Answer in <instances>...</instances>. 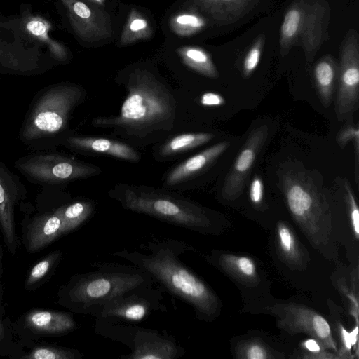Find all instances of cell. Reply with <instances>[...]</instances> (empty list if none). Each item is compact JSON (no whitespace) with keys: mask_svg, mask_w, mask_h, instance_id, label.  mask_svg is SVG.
I'll use <instances>...</instances> for the list:
<instances>
[{"mask_svg":"<svg viewBox=\"0 0 359 359\" xmlns=\"http://www.w3.org/2000/svg\"><path fill=\"white\" fill-rule=\"evenodd\" d=\"M264 42L265 36L260 34L246 53L243 62V74L245 78L249 77L257 67Z\"/></svg>","mask_w":359,"mask_h":359,"instance_id":"cell-33","label":"cell"},{"mask_svg":"<svg viewBox=\"0 0 359 359\" xmlns=\"http://www.w3.org/2000/svg\"><path fill=\"white\" fill-rule=\"evenodd\" d=\"M200 102L206 107H218L225 104L224 98L218 93L208 92L202 95Z\"/></svg>","mask_w":359,"mask_h":359,"instance_id":"cell-39","label":"cell"},{"mask_svg":"<svg viewBox=\"0 0 359 359\" xmlns=\"http://www.w3.org/2000/svg\"><path fill=\"white\" fill-rule=\"evenodd\" d=\"M128 95L120 114L93 120L95 126L121 129L138 137L172 127L175 100L169 90L152 74L142 69L133 72L127 83Z\"/></svg>","mask_w":359,"mask_h":359,"instance_id":"cell-2","label":"cell"},{"mask_svg":"<svg viewBox=\"0 0 359 359\" xmlns=\"http://www.w3.org/2000/svg\"><path fill=\"white\" fill-rule=\"evenodd\" d=\"M214 135L208 133H185L174 137L161 149L163 156H170L192 149L210 142Z\"/></svg>","mask_w":359,"mask_h":359,"instance_id":"cell-30","label":"cell"},{"mask_svg":"<svg viewBox=\"0 0 359 359\" xmlns=\"http://www.w3.org/2000/svg\"><path fill=\"white\" fill-rule=\"evenodd\" d=\"M250 198L251 202L259 207L264 198V184L259 176L255 175L250 185Z\"/></svg>","mask_w":359,"mask_h":359,"instance_id":"cell-38","label":"cell"},{"mask_svg":"<svg viewBox=\"0 0 359 359\" xmlns=\"http://www.w3.org/2000/svg\"><path fill=\"white\" fill-rule=\"evenodd\" d=\"M303 352L299 358L305 359H333L338 358L335 353L326 349L321 343L314 338L310 337L300 344Z\"/></svg>","mask_w":359,"mask_h":359,"instance_id":"cell-34","label":"cell"},{"mask_svg":"<svg viewBox=\"0 0 359 359\" xmlns=\"http://www.w3.org/2000/svg\"><path fill=\"white\" fill-rule=\"evenodd\" d=\"M110 196L126 210L202 234H217L219 220L210 210L183 197L147 188L119 185Z\"/></svg>","mask_w":359,"mask_h":359,"instance_id":"cell-5","label":"cell"},{"mask_svg":"<svg viewBox=\"0 0 359 359\" xmlns=\"http://www.w3.org/2000/svg\"><path fill=\"white\" fill-rule=\"evenodd\" d=\"M60 252H54L36 264L29 273L26 280V285L31 286L42 279L60 259Z\"/></svg>","mask_w":359,"mask_h":359,"instance_id":"cell-35","label":"cell"},{"mask_svg":"<svg viewBox=\"0 0 359 359\" xmlns=\"http://www.w3.org/2000/svg\"><path fill=\"white\" fill-rule=\"evenodd\" d=\"M94 330L128 346L131 351L123 359H177L185 353L173 337L135 324H95Z\"/></svg>","mask_w":359,"mask_h":359,"instance_id":"cell-8","label":"cell"},{"mask_svg":"<svg viewBox=\"0 0 359 359\" xmlns=\"http://www.w3.org/2000/svg\"><path fill=\"white\" fill-rule=\"evenodd\" d=\"M195 248L174 238L153 241L146 251L123 249L113 252L148 273L170 294L189 304L196 318L212 321L220 313L222 302L212 287L180 260V256Z\"/></svg>","mask_w":359,"mask_h":359,"instance_id":"cell-1","label":"cell"},{"mask_svg":"<svg viewBox=\"0 0 359 359\" xmlns=\"http://www.w3.org/2000/svg\"><path fill=\"white\" fill-rule=\"evenodd\" d=\"M152 35L148 20L137 10L133 9L123 27L120 44L127 46L139 40L147 39Z\"/></svg>","mask_w":359,"mask_h":359,"instance_id":"cell-28","label":"cell"},{"mask_svg":"<svg viewBox=\"0 0 359 359\" xmlns=\"http://www.w3.org/2000/svg\"><path fill=\"white\" fill-rule=\"evenodd\" d=\"M234 357L239 359H271L279 358L276 352L259 338L239 341L234 347Z\"/></svg>","mask_w":359,"mask_h":359,"instance_id":"cell-31","label":"cell"},{"mask_svg":"<svg viewBox=\"0 0 359 359\" xmlns=\"http://www.w3.org/2000/svg\"><path fill=\"white\" fill-rule=\"evenodd\" d=\"M154 285L124 293L111 300L92 316L95 324H133L156 311H165L163 297Z\"/></svg>","mask_w":359,"mask_h":359,"instance_id":"cell-9","label":"cell"},{"mask_svg":"<svg viewBox=\"0 0 359 359\" xmlns=\"http://www.w3.org/2000/svg\"><path fill=\"white\" fill-rule=\"evenodd\" d=\"M155 283L148 273L133 265L109 263L75 276L65 286L61 299L72 311L93 315L116 297Z\"/></svg>","mask_w":359,"mask_h":359,"instance_id":"cell-4","label":"cell"},{"mask_svg":"<svg viewBox=\"0 0 359 359\" xmlns=\"http://www.w3.org/2000/svg\"><path fill=\"white\" fill-rule=\"evenodd\" d=\"M351 140H353L355 144V160L358 159L359 154V129L358 124L355 125L353 122H348L343 126L337 135V142L341 149Z\"/></svg>","mask_w":359,"mask_h":359,"instance_id":"cell-36","label":"cell"},{"mask_svg":"<svg viewBox=\"0 0 359 359\" xmlns=\"http://www.w3.org/2000/svg\"><path fill=\"white\" fill-rule=\"evenodd\" d=\"M62 144L74 150L100 153L125 161L136 162L140 159L139 154L133 148L110 139L69 135Z\"/></svg>","mask_w":359,"mask_h":359,"instance_id":"cell-18","label":"cell"},{"mask_svg":"<svg viewBox=\"0 0 359 359\" xmlns=\"http://www.w3.org/2000/svg\"><path fill=\"white\" fill-rule=\"evenodd\" d=\"M76 34L86 42L108 39L112 34L109 18L80 0H60Z\"/></svg>","mask_w":359,"mask_h":359,"instance_id":"cell-14","label":"cell"},{"mask_svg":"<svg viewBox=\"0 0 359 359\" xmlns=\"http://www.w3.org/2000/svg\"><path fill=\"white\" fill-rule=\"evenodd\" d=\"M90 1H92L96 4H100V5H102L104 4V2L105 1V0H88Z\"/></svg>","mask_w":359,"mask_h":359,"instance_id":"cell-40","label":"cell"},{"mask_svg":"<svg viewBox=\"0 0 359 359\" xmlns=\"http://www.w3.org/2000/svg\"><path fill=\"white\" fill-rule=\"evenodd\" d=\"M2 332H3V327H2V323H1V321L0 319V337H1Z\"/></svg>","mask_w":359,"mask_h":359,"instance_id":"cell-41","label":"cell"},{"mask_svg":"<svg viewBox=\"0 0 359 359\" xmlns=\"http://www.w3.org/2000/svg\"><path fill=\"white\" fill-rule=\"evenodd\" d=\"M264 311L276 319V325L290 334L302 333L318 340L327 350L337 348L327 320L315 310L294 302L266 304Z\"/></svg>","mask_w":359,"mask_h":359,"instance_id":"cell-10","label":"cell"},{"mask_svg":"<svg viewBox=\"0 0 359 359\" xmlns=\"http://www.w3.org/2000/svg\"><path fill=\"white\" fill-rule=\"evenodd\" d=\"M61 207V235L76 229L93 215L94 205L88 201H77Z\"/></svg>","mask_w":359,"mask_h":359,"instance_id":"cell-27","label":"cell"},{"mask_svg":"<svg viewBox=\"0 0 359 359\" xmlns=\"http://www.w3.org/2000/svg\"><path fill=\"white\" fill-rule=\"evenodd\" d=\"M335 113L339 121L351 117L359 106V42L356 30L350 29L340 49Z\"/></svg>","mask_w":359,"mask_h":359,"instance_id":"cell-11","label":"cell"},{"mask_svg":"<svg viewBox=\"0 0 359 359\" xmlns=\"http://www.w3.org/2000/svg\"><path fill=\"white\" fill-rule=\"evenodd\" d=\"M84 91L72 83L47 86L34 96L18 133L20 142L34 151L53 150L69 134L72 111Z\"/></svg>","mask_w":359,"mask_h":359,"instance_id":"cell-3","label":"cell"},{"mask_svg":"<svg viewBox=\"0 0 359 359\" xmlns=\"http://www.w3.org/2000/svg\"><path fill=\"white\" fill-rule=\"evenodd\" d=\"M262 0H187L184 5L205 15L215 25L233 23L247 15Z\"/></svg>","mask_w":359,"mask_h":359,"instance_id":"cell-15","label":"cell"},{"mask_svg":"<svg viewBox=\"0 0 359 359\" xmlns=\"http://www.w3.org/2000/svg\"><path fill=\"white\" fill-rule=\"evenodd\" d=\"M183 63L196 72L210 78H217L218 72L210 55L197 46L180 47L177 50Z\"/></svg>","mask_w":359,"mask_h":359,"instance_id":"cell-26","label":"cell"},{"mask_svg":"<svg viewBox=\"0 0 359 359\" xmlns=\"http://www.w3.org/2000/svg\"><path fill=\"white\" fill-rule=\"evenodd\" d=\"M170 29L180 36H192L206 25L205 19L197 11L190 9L172 16L169 21Z\"/></svg>","mask_w":359,"mask_h":359,"instance_id":"cell-29","label":"cell"},{"mask_svg":"<svg viewBox=\"0 0 359 359\" xmlns=\"http://www.w3.org/2000/svg\"><path fill=\"white\" fill-rule=\"evenodd\" d=\"M337 75L338 64L330 55L323 56L314 67L315 86L320 100L326 108L330 105L332 101Z\"/></svg>","mask_w":359,"mask_h":359,"instance_id":"cell-23","label":"cell"},{"mask_svg":"<svg viewBox=\"0 0 359 359\" xmlns=\"http://www.w3.org/2000/svg\"><path fill=\"white\" fill-rule=\"evenodd\" d=\"M25 30L29 36L38 39L46 45L53 57L59 62H63L67 58L65 48L56 41L53 40L48 35L50 25L41 17H28L25 20Z\"/></svg>","mask_w":359,"mask_h":359,"instance_id":"cell-25","label":"cell"},{"mask_svg":"<svg viewBox=\"0 0 359 359\" xmlns=\"http://www.w3.org/2000/svg\"><path fill=\"white\" fill-rule=\"evenodd\" d=\"M14 168L29 182L51 188L88 177L100 170L53 150L34 151L15 161Z\"/></svg>","mask_w":359,"mask_h":359,"instance_id":"cell-7","label":"cell"},{"mask_svg":"<svg viewBox=\"0 0 359 359\" xmlns=\"http://www.w3.org/2000/svg\"><path fill=\"white\" fill-rule=\"evenodd\" d=\"M25 323L32 330L49 334H66L77 326L71 314L52 311H34L26 316Z\"/></svg>","mask_w":359,"mask_h":359,"instance_id":"cell-22","label":"cell"},{"mask_svg":"<svg viewBox=\"0 0 359 359\" xmlns=\"http://www.w3.org/2000/svg\"><path fill=\"white\" fill-rule=\"evenodd\" d=\"M276 245L280 259L292 270H304L308 264V253L292 228L284 221L276 226Z\"/></svg>","mask_w":359,"mask_h":359,"instance_id":"cell-20","label":"cell"},{"mask_svg":"<svg viewBox=\"0 0 359 359\" xmlns=\"http://www.w3.org/2000/svg\"><path fill=\"white\" fill-rule=\"evenodd\" d=\"M62 212L60 206L51 212L36 216L29 223L26 236L27 248L34 252L61 235Z\"/></svg>","mask_w":359,"mask_h":359,"instance_id":"cell-19","label":"cell"},{"mask_svg":"<svg viewBox=\"0 0 359 359\" xmlns=\"http://www.w3.org/2000/svg\"><path fill=\"white\" fill-rule=\"evenodd\" d=\"M281 184L287 208L311 245L325 257H334L330 208L311 177L306 172H288Z\"/></svg>","mask_w":359,"mask_h":359,"instance_id":"cell-6","label":"cell"},{"mask_svg":"<svg viewBox=\"0 0 359 359\" xmlns=\"http://www.w3.org/2000/svg\"><path fill=\"white\" fill-rule=\"evenodd\" d=\"M205 259L242 285L257 286L260 281L257 266L248 256L214 250Z\"/></svg>","mask_w":359,"mask_h":359,"instance_id":"cell-17","label":"cell"},{"mask_svg":"<svg viewBox=\"0 0 359 359\" xmlns=\"http://www.w3.org/2000/svg\"><path fill=\"white\" fill-rule=\"evenodd\" d=\"M28 359H81L83 354L74 349L39 346L34 348L29 354L22 357Z\"/></svg>","mask_w":359,"mask_h":359,"instance_id":"cell-32","label":"cell"},{"mask_svg":"<svg viewBox=\"0 0 359 359\" xmlns=\"http://www.w3.org/2000/svg\"><path fill=\"white\" fill-rule=\"evenodd\" d=\"M268 133V128L264 125L255 128L249 134L224 180L221 194L225 200L233 201L242 194Z\"/></svg>","mask_w":359,"mask_h":359,"instance_id":"cell-12","label":"cell"},{"mask_svg":"<svg viewBox=\"0 0 359 359\" xmlns=\"http://www.w3.org/2000/svg\"><path fill=\"white\" fill-rule=\"evenodd\" d=\"M26 194V187L20 177L0 161V226L4 241L13 253L16 248L14 208Z\"/></svg>","mask_w":359,"mask_h":359,"instance_id":"cell-13","label":"cell"},{"mask_svg":"<svg viewBox=\"0 0 359 359\" xmlns=\"http://www.w3.org/2000/svg\"><path fill=\"white\" fill-rule=\"evenodd\" d=\"M325 6L320 0L311 4L306 0L297 43L304 48L306 60L311 62L324 40Z\"/></svg>","mask_w":359,"mask_h":359,"instance_id":"cell-16","label":"cell"},{"mask_svg":"<svg viewBox=\"0 0 359 359\" xmlns=\"http://www.w3.org/2000/svg\"><path fill=\"white\" fill-rule=\"evenodd\" d=\"M306 0H295L287 10L280 29V46L282 55L287 53L297 43Z\"/></svg>","mask_w":359,"mask_h":359,"instance_id":"cell-24","label":"cell"},{"mask_svg":"<svg viewBox=\"0 0 359 359\" xmlns=\"http://www.w3.org/2000/svg\"><path fill=\"white\" fill-rule=\"evenodd\" d=\"M1 267H2V264H1V255H0V273H1Z\"/></svg>","mask_w":359,"mask_h":359,"instance_id":"cell-42","label":"cell"},{"mask_svg":"<svg viewBox=\"0 0 359 359\" xmlns=\"http://www.w3.org/2000/svg\"><path fill=\"white\" fill-rule=\"evenodd\" d=\"M229 147V142H220L190 157L168 174L166 183L169 185L177 184L199 173L215 161Z\"/></svg>","mask_w":359,"mask_h":359,"instance_id":"cell-21","label":"cell"},{"mask_svg":"<svg viewBox=\"0 0 359 359\" xmlns=\"http://www.w3.org/2000/svg\"><path fill=\"white\" fill-rule=\"evenodd\" d=\"M344 189L346 201L348 205V215L355 237L359 238V210L355 196L348 181L345 180Z\"/></svg>","mask_w":359,"mask_h":359,"instance_id":"cell-37","label":"cell"}]
</instances>
